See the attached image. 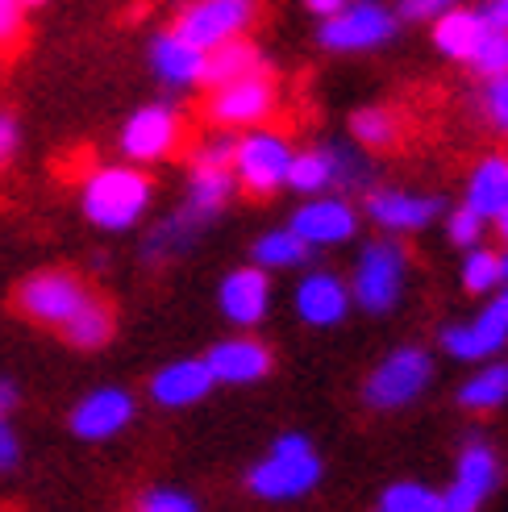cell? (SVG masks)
Segmentation results:
<instances>
[{"label": "cell", "instance_id": "4dcf8cb0", "mask_svg": "<svg viewBox=\"0 0 508 512\" xmlns=\"http://www.w3.org/2000/svg\"><path fill=\"white\" fill-rule=\"evenodd\" d=\"M467 67L479 75V80H492V75H504V71H508V30H496V25H488L484 38L475 42Z\"/></svg>", "mask_w": 508, "mask_h": 512}, {"label": "cell", "instance_id": "83f0119b", "mask_svg": "<svg viewBox=\"0 0 508 512\" xmlns=\"http://www.w3.org/2000/svg\"><path fill=\"white\" fill-rule=\"evenodd\" d=\"M350 138L367 146V150H388L400 138V121L392 109L384 105H367V109H354L350 113Z\"/></svg>", "mask_w": 508, "mask_h": 512}, {"label": "cell", "instance_id": "7c38bea8", "mask_svg": "<svg viewBox=\"0 0 508 512\" xmlns=\"http://www.w3.org/2000/svg\"><path fill=\"white\" fill-rule=\"evenodd\" d=\"M88 300L84 284L67 271H42V275H30L17 292V304L25 317L34 321H46V325H67L71 313L80 309V304Z\"/></svg>", "mask_w": 508, "mask_h": 512}, {"label": "cell", "instance_id": "603a6c76", "mask_svg": "<svg viewBox=\"0 0 508 512\" xmlns=\"http://www.w3.org/2000/svg\"><path fill=\"white\" fill-rule=\"evenodd\" d=\"M463 204H471L484 221H492L500 209H508V155H488L475 163V171L467 175Z\"/></svg>", "mask_w": 508, "mask_h": 512}, {"label": "cell", "instance_id": "d4e9b609", "mask_svg": "<svg viewBox=\"0 0 508 512\" xmlns=\"http://www.w3.org/2000/svg\"><path fill=\"white\" fill-rule=\"evenodd\" d=\"M334 150L329 146H309V150H296L292 155V167H288V184L292 192L300 196H321L334 188Z\"/></svg>", "mask_w": 508, "mask_h": 512}, {"label": "cell", "instance_id": "ba28073f", "mask_svg": "<svg viewBox=\"0 0 508 512\" xmlns=\"http://www.w3.org/2000/svg\"><path fill=\"white\" fill-rule=\"evenodd\" d=\"M184 138V117L175 105H167V100H150V105L134 109L130 117H125L121 125V155L130 163H163L175 146H180Z\"/></svg>", "mask_w": 508, "mask_h": 512}, {"label": "cell", "instance_id": "f1b7e54d", "mask_svg": "<svg viewBox=\"0 0 508 512\" xmlns=\"http://www.w3.org/2000/svg\"><path fill=\"white\" fill-rule=\"evenodd\" d=\"M205 229V221L192 217L188 209H180L175 217H167L155 234L146 238V259H163V254H175V250H184L196 242V234Z\"/></svg>", "mask_w": 508, "mask_h": 512}, {"label": "cell", "instance_id": "9c48e42d", "mask_svg": "<svg viewBox=\"0 0 508 512\" xmlns=\"http://www.w3.org/2000/svg\"><path fill=\"white\" fill-rule=\"evenodd\" d=\"M429 379H434V358L421 346H400L371 371L363 400L371 408H404L429 388Z\"/></svg>", "mask_w": 508, "mask_h": 512}, {"label": "cell", "instance_id": "b9f144b4", "mask_svg": "<svg viewBox=\"0 0 508 512\" xmlns=\"http://www.w3.org/2000/svg\"><path fill=\"white\" fill-rule=\"evenodd\" d=\"M21 463V442L9 429V421H0V471H13Z\"/></svg>", "mask_w": 508, "mask_h": 512}, {"label": "cell", "instance_id": "7bdbcfd3", "mask_svg": "<svg viewBox=\"0 0 508 512\" xmlns=\"http://www.w3.org/2000/svg\"><path fill=\"white\" fill-rule=\"evenodd\" d=\"M484 17L496 30H508V0H484Z\"/></svg>", "mask_w": 508, "mask_h": 512}, {"label": "cell", "instance_id": "8d00e7d4", "mask_svg": "<svg viewBox=\"0 0 508 512\" xmlns=\"http://www.w3.org/2000/svg\"><path fill=\"white\" fill-rule=\"evenodd\" d=\"M25 17H30L25 0H0V50H9V46L21 42V34H25Z\"/></svg>", "mask_w": 508, "mask_h": 512}, {"label": "cell", "instance_id": "6da1fadb", "mask_svg": "<svg viewBox=\"0 0 508 512\" xmlns=\"http://www.w3.org/2000/svg\"><path fill=\"white\" fill-rule=\"evenodd\" d=\"M150 200H155V184L150 175H142V167H96L84 179L80 209L96 229L125 234L146 217Z\"/></svg>", "mask_w": 508, "mask_h": 512}, {"label": "cell", "instance_id": "f546056e", "mask_svg": "<svg viewBox=\"0 0 508 512\" xmlns=\"http://www.w3.org/2000/svg\"><path fill=\"white\" fill-rule=\"evenodd\" d=\"M459 400H463L467 408H475V413L500 408V404L508 400V363H492V367L479 371L475 379H467L463 392H459Z\"/></svg>", "mask_w": 508, "mask_h": 512}, {"label": "cell", "instance_id": "f35d334b", "mask_svg": "<svg viewBox=\"0 0 508 512\" xmlns=\"http://www.w3.org/2000/svg\"><path fill=\"white\" fill-rule=\"evenodd\" d=\"M450 5H459V0H396V13L404 25H429L434 17H442Z\"/></svg>", "mask_w": 508, "mask_h": 512}, {"label": "cell", "instance_id": "d6a6232c", "mask_svg": "<svg viewBox=\"0 0 508 512\" xmlns=\"http://www.w3.org/2000/svg\"><path fill=\"white\" fill-rule=\"evenodd\" d=\"M379 512H442V496L425 483H392L379 500Z\"/></svg>", "mask_w": 508, "mask_h": 512}, {"label": "cell", "instance_id": "7402d4cb", "mask_svg": "<svg viewBox=\"0 0 508 512\" xmlns=\"http://www.w3.org/2000/svg\"><path fill=\"white\" fill-rule=\"evenodd\" d=\"M238 192V175L234 167H217V163H192V179H188V200H184V209L200 221H213L225 204L234 200Z\"/></svg>", "mask_w": 508, "mask_h": 512}, {"label": "cell", "instance_id": "7a4b0ae2", "mask_svg": "<svg viewBox=\"0 0 508 512\" xmlns=\"http://www.w3.org/2000/svg\"><path fill=\"white\" fill-rule=\"evenodd\" d=\"M404 21L388 0H346L338 13L317 21V46L329 55H367L396 42Z\"/></svg>", "mask_w": 508, "mask_h": 512}, {"label": "cell", "instance_id": "d590c367", "mask_svg": "<svg viewBox=\"0 0 508 512\" xmlns=\"http://www.w3.org/2000/svg\"><path fill=\"white\" fill-rule=\"evenodd\" d=\"M479 105H484V117H488L492 130L508 138V71L484 80V96H479Z\"/></svg>", "mask_w": 508, "mask_h": 512}, {"label": "cell", "instance_id": "74e56055", "mask_svg": "<svg viewBox=\"0 0 508 512\" xmlns=\"http://www.w3.org/2000/svg\"><path fill=\"white\" fill-rule=\"evenodd\" d=\"M138 512H200V504L188 492H175V488H155L146 492Z\"/></svg>", "mask_w": 508, "mask_h": 512}, {"label": "cell", "instance_id": "cb8c5ba5", "mask_svg": "<svg viewBox=\"0 0 508 512\" xmlns=\"http://www.w3.org/2000/svg\"><path fill=\"white\" fill-rule=\"evenodd\" d=\"M250 71H267V59L263 50L254 46L250 38H230L209 50L205 59V88H217V84H230L238 75H250Z\"/></svg>", "mask_w": 508, "mask_h": 512}, {"label": "cell", "instance_id": "30bf717a", "mask_svg": "<svg viewBox=\"0 0 508 512\" xmlns=\"http://www.w3.org/2000/svg\"><path fill=\"white\" fill-rule=\"evenodd\" d=\"M205 59L209 50L196 46L192 38H184L180 30H159L146 42V63L150 75L171 88V92H188V88H205Z\"/></svg>", "mask_w": 508, "mask_h": 512}, {"label": "cell", "instance_id": "3957f363", "mask_svg": "<svg viewBox=\"0 0 508 512\" xmlns=\"http://www.w3.org/2000/svg\"><path fill=\"white\" fill-rule=\"evenodd\" d=\"M321 479V458L313 454L309 438L288 433L271 446V454L250 471V492L263 500H296L304 492H313Z\"/></svg>", "mask_w": 508, "mask_h": 512}, {"label": "cell", "instance_id": "ab89813d", "mask_svg": "<svg viewBox=\"0 0 508 512\" xmlns=\"http://www.w3.org/2000/svg\"><path fill=\"white\" fill-rule=\"evenodd\" d=\"M234 134H213V138H205L196 146V155H192V163H217V167H234Z\"/></svg>", "mask_w": 508, "mask_h": 512}, {"label": "cell", "instance_id": "4316f807", "mask_svg": "<svg viewBox=\"0 0 508 512\" xmlns=\"http://www.w3.org/2000/svg\"><path fill=\"white\" fill-rule=\"evenodd\" d=\"M63 334H67V342H75L80 350L105 346L113 338V313H109V304H100V300L88 296L80 309L71 313V321L63 325Z\"/></svg>", "mask_w": 508, "mask_h": 512}, {"label": "cell", "instance_id": "ac0fdd59", "mask_svg": "<svg viewBox=\"0 0 508 512\" xmlns=\"http://www.w3.org/2000/svg\"><path fill=\"white\" fill-rule=\"evenodd\" d=\"M271 304V279L263 267H238L221 279V313L234 325H259Z\"/></svg>", "mask_w": 508, "mask_h": 512}, {"label": "cell", "instance_id": "bcb514c9", "mask_svg": "<svg viewBox=\"0 0 508 512\" xmlns=\"http://www.w3.org/2000/svg\"><path fill=\"white\" fill-rule=\"evenodd\" d=\"M492 225H496V234H500V242L508 246V209H500V213L492 217Z\"/></svg>", "mask_w": 508, "mask_h": 512}, {"label": "cell", "instance_id": "ee69618b", "mask_svg": "<svg viewBox=\"0 0 508 512\" xmlns=\"http://www.w3.org/2000/svg\"><path fill=\"white\" fill-rule=\"evenodd\" d=\"M13 408H17V388L9 379H0V421H9Z\"/></svg>", "mask_w": 508, "mask_h": 512}, {"label": "cell", "instance_id": "4fadbf2b", "mask_svg": "<svg viewBox=\"0 0 508 512\" xmlns=\"http://www.w3.org/2000/svg\"><path fill=\"white\" fill-rule=\"evenodd\" d=\"M500 479V463L488 442H467L459 467H454V483L442 492V512H479L492 496Z\"/></svg>", "mask_w": 508, "mask_h": 512}, {"label": "cell", "instance_id": "484cf974", "mask_svg": "<svg viewBox=\"0 0 508 512\" xmlns=\"http://www.w3.org/2000/svg\"><path fill=\"white\" fill-rule=\"evenodd\" d=\"M313 246L304 242L296 229H271V234H263L259 242H254V267L263 271H292V267H304L309 263Z\"/></svg>", "mask_w": 508, "mask_h": 512}, {"label": "cell", "instance_id": "9a60e30c", "mask_svg": "<svg viewBox=\"0 0 508 512\" xmlns=\"http://www.w3.org/2000/svg\"><path fill=\"white\" fill-rule=\"evenodd\" d=\"M134 421V396L121 388H96L88 392L71 413V433L84 442H109Z\"/></svg>", "mask_w": 508, "mask_h": 512}, {"label": "cell", "instance_id": "d6986e66", "mask_svg": "<svg viewBox=\"0 0 508 512\" xmlns=\"http://www.w3.org/2000/svg\"><path fill=\"white\" fill-rule=\"evenodd\" d=\"M346 304H350V288L329 271L304 275L296 288V313L304 325H317V329L338 325L346 317Z\"/></svg>", "mask_w": 508, "mask_h": 512}, {"label": "cell", "instance_id": "e575fe53", "mask_svg": "<svg viewBox=\"0 0 508 512\" xmlns=\"http://www.w3.org/2000/svg\"><path fill=\"white\" fill-rule=\"evenodd\" d=\"M484 217H479L471 204H459L454 213H446V238L454 242V246H463V250H471V246H479V238H484Z\"/></svg>", "mask_w": 508, "mask_h": 512}, {"label": "cell", "instance_id": "60d3db41", "mask_svg": "<svg viewBox=\"0 0 508 512\" xmlns=\"http://www.w3.org/2000/svg\"><path fill=\"white\" fill-rule=\"evenodd\" d=\"M17 150H21V125L13 113L0 109V167H9L17 159Z\"/></svg>", "mask_w": 508, "mask_h": 512}, {"label": "cell", "instance_id": "7dc6e473", "mask_svg": "<svg viewBox=\"0 0 508 512\" xmlns=\"http://www.w3.org/2000/svg\"><path fill=\"white\" fill-rule=\"evenodd\" d=\"M50 0H25V9H46Z\"/></svg>", "mask_w": 508, "mask_h": 512}, {"label": "cell", "instance_id": "c3c4849f", "mask_svg": "<svg viewBox=\"0 0 508 512\" xmlns=\"http://www.w3.org/2000/svg\"><path fill=\"white\" fill-rule=\"evenodd\" d=\"M504 279H508V254H504Z\"/></svg>", "mask_w": 508, "mask_h": 512}, {"label": "cell", "instance_id": "2e32d148", "mask_svg": "<svg viewBox=\"0 0 508 512\" xmlns=\"http://www.w3.org/2000/svg\"><path fill=\"white\" fill-rule=\"evenodd\" d=\"M508 342V288L479 313L471 325H450L442 334V346L463 358V363H475V358H488Z\"/></svg>", "mask_w": 508, "mask_h": 512}, {"label": "cell", "instance_id": "8992f818", "mask_svg": "<svg viewBox=\"0 0 508 512\" xmlns=\"http://www.w3.org/2000/svg\"><path fill=\"white\" fill-rule=\"evenodd\" d=\"M404 275H409L404 246L392 238H379V242L363 246L359 267H354V279H350V296L359 300L367 313H392L404 292Z\"/></svg>", "mask_w": 508, "mask_h": 512}, {"label": "cell", "instance_id": "e0dca14e", "mask_svg": "<svg viewBox=\"0 0 508 512\" xmlns=\"http://www.w3.org/2000/svg\"><path fill=\"white\" fill-rule=\"evenodd\" d=\"M484 30H488L484 9L463 5V0H459V5H450L442 17L429 21V38H434V50H438V55H446L450 63H467L475 42L484 38Z\"/></svg>", "mask_w": 508, "mask_h": 512}, {"label": "cell", "instance_id": "277c9868", "mask_svg": "<svg viewBox=\"0 0 508 512\" xmlns=\"http://www.w3.org/2000/svg\"><path fill=\"white\" fill-rule=\"evenodd\" d=\"M292 142L279 130H263L254 125L234 142V175L238 188H246L250 196H271L288 184V167H292Z\"/></svg>", "mask_w": 508, "mask_h": 512}, {"label": "cell", "instance_id": "44dd1931", "mask_svg": "<svg viewBox=\"0 0 508 512\" xmlns=\"http://www.w3.org/2000/svg\"><path fill=\"white\" fill-rule=\"evenodd\" d=\"M213 388V371L205 358H184V363L163 367L155 379H150V396L163 408H188L200 404Z\"/></svg>", "mask_w": 508, "mask_h": 512}, {"label": "cell", "instance_id": "ffe728a7", "mask_svg": "<svg viewBox=\"0 0 508 512\" xmlns=\"http://www.w3.org/2000/svg\"><path fill=\"white\" fill-rule=\"evenodd\" d=\"M209 371L213 383H259L271 371V350L254 338H230L209 350Z\"/></svg>", "mask_w": 508, "mask_h": 512}, {"label": "cell", "instance_id": "1f68e13d", "mask_svg": "<svg viewBox=\"0 0 508 512\" xmlns=\"http://www.w3.org/2000/svg\"><path fill=\"white\" fill-rule=\"evenodd\" d=\"M463 284L471 292H492L496 284H504V254H496L488 246H471L467 263H463Z\"/></svg>", "mask_w": 508, "mask_h": 512}, {"label": "cell", "instance_id": "5b68a950", "mask_svg": "<svg viewBox=\"0 0 508 512\" xmlns=\"http://www.w3.org/2000/svg\"><path fill=\"white\" fill-rule=\"evenodd\" d=\"M279 105V88L267 71H250L238 75L230 84L209 88L205 100V117L217 125V130H254L263 125Z\"/></svg>", "mask_w": 508, "mask_h": 512}, {"label": "cell", "instance_id": "5bb4252c", "mask_svg": "<svg viewBox=\"0 0 508 512\" xmlns=\"http://www.w3.org/2000/svg\"><path fill=\"white\" fill-rule=\"evenodd\" d=\"M363 209L388 234H417V229H425L442 213V196L404 192V188H367Z\"/></svg>", "mask_w": 508, "mask_h": 512}, {"label": "cell", "instance_id": "52a82bcc", "mask_svg": "<svg viewBox=\"0 0 508 512\" xmlns=\"http://www.w3.org/2000/svg\"><path fill=\"white\" fill-rule=\"evenodd\" d=\"M259 13H263L259 0H188L175 13L171 30H180L196 46L213 50L230 38H246L254 30V21H259Z\"/></svg>", "mask_w": 508, "mask_h": 512}, {"label": "cell", "instance_id": "f6af8a7d", "mask_svg": "<svg viewBox=\"0 0 508 512\" xmlns=\"http://www.w3.org/2000/svg\"><path fill=\"white\" fill-rule=\"evenodd\" d=\"M300 5L309 9V13L317 17V21H321V17H329V13H338V9L346 5V0H300Z\"/></svg>", "mask_w": 508, "mask_h": 512}, {"label": "cell", "instance_id": "836d02e7", "mask_svg": "<svg viewBox=\"0 0 508 512\" xmlns=\"http://www.w3.org/2000/svg\"><path fill=\"white\" fill-rule=\"evenodd\" d=\"M334 150V188H346V192H354V188H367V179H371V163L359 155V150H350V146H329Z\"/></svg>", "mask_w": 508, "mask_h": 512}, {"label": "cell", "instance_id": "8fae6325", "mask_svg": "<svg viewBox=\"0 0 508 512\" xmlns=\"http://www.w3.org/2000/svg\"><path fill=\"white\" fill-rule=\"evenodd\" d=\"M292 229L309 242L313 250L321 246H342L359 234V213H354V204L346 196H304V204L292 213Z\"/></svg>", "mask_w": 508, "mask_h": 512}]
</instances>
